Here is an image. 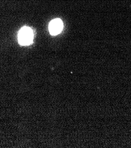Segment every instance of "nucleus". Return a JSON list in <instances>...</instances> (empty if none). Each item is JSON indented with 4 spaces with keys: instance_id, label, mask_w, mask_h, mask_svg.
<instances>
[{
    "instance_id": "1",
    "label": "nucleus",
    "mask_w": 131,
    "mask_h": 148,
    "mask_svg": "<svg viewBox=\"0 0 131 148\" xmlns=\"http://www.w3.org/2000/svg\"><path fill=\"white\" fill-rule=\"evenodd\" d=\"M33 32L28 27L23 28L19 33V41L22 45H28V44H30L33 40Z\"/></svg>"
},
{
    "instance_id": "2",
    "label": "nucleus",
    "mask_w": 131,
    "mask_h": 148,
    "mask_svg": "<svg viewBox=\"0 0 131 148\" xmlns=\"http://www.w3.org/2000/svg\"><path fill=\"white\" fill-rule=\"evenodd\" d=\"M63 23L60 19H56L50 22L49 24V31L51 34H58L62 30Z\"/></svg>"
}]
</instances>
